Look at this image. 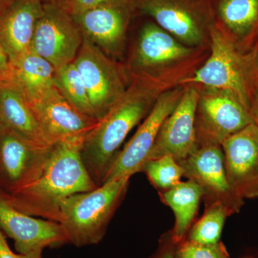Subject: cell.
<instances>
[{"instance_id":"obj_1","label":"cell","mask_w":258,"mask_h":258,"mask_svg":"<svg viewBox=\"0 0 258 258\" xmlns=\"http://www.w3.org/2000/svg\"><path fill=\"white\" fill-rule=\"evenodd\" d=\"M83 138L54 144L41 175L11 195L1 196L18 211L59 223L61 204L75 194L96 189L82 159Z\"/></svg>"},{"instance_id":"obj_2","label":"cell","mask_w":258,"mask_h":258,"mask_svg":"<svg viewBox=\"0 0 258 258\" xmlns=\"http://www.w3.org/2000/svg\"><path fill=\"white\" fill-rule=\"evenodd\" d=\"M152 101L148 85L136 81L84 137L83 161L98 186L104 181L129 132L150 111Z\"/></svg>"},{"instance_id":"obj_3","label":"cell","mask_w":258,"mask_h":258,"mask_svg":"<svg viewBox=\"0 0 258 258\" xmlns=\"http://www.w3.org/2000/svg\"><path fill=\"white\" fill-rule=\"evenodd\" d=\"M130 177L107 181L89 191L75 194L61 204L60 220L70 244L78 247L99 243L124 198Z\"/></svg>"},{"instance_id":"obj_4","label":"cell","mask_w":258,"mask_h":258,"mask_svg":"<svg viewBox=\"0 0 258 258\" xmlns=\"http://www.w3.org/2000/svg\"><path fill=\"white\" fill-rule=\"evenodd\" d=\"M212 53L192 77L182 83H200L208 88L227 90L235 93L250 110L251 102L258 88L257 66L250 57L237 50L230 37L212 30Z\"/></svg>"},{"instance_id":"obj_5","label":"cell","mask_w":258,"mask_h":258,"mask_svg":"<svg viewBox=\"0 0 258 258\" xmlns=\"http://www.w3.org/2000/svg\"><path fill=\"white\" fill-rule=\"evenodd\" d=\"M252 123L250 111L235 93L208 88L200 96L195 117L198 148L221 146L230 136Z\"/></svg>"},{"instance_id":"obj_6","label":"cell","mask_w":258,"mask_h":258,"mask_svg":"<svg viewBox=\"0 0 258 258\" xmlns=\"http://www.w3.org/2000/svg\"><path fill=\"white\" fill-rule=\"evenodd\" d=\"M74 63L87 90L93 118L100 120L126 91L119 68L108 55L85 39Z\"/></svg>"},{"instance_id":"obj_7","label":"cell","mask_w":258,"mask_h":258,"mask_svg":"<svg viewBox=\"0 0 258 258\" xmlns=\"http://www.w3.org/2000/svg\"><path fill=\"white\" fill-rule=\"evenodd\" d=\"M52 147L33 143L0 125V193L11 195L37 179Z\"/></svg>"},{"instance_id":"obj_8","label":"cell","mask_w":258,"mask_h":258,"mask_svg":"<svg viewBox=\"0 0 258 258\" xmlns=\"http://www.w3.org/2000/svg\"><path fill=\"white\" fill-rule=\"evenodd\" d=\"M83 42L82 33L74 18L58 5L45 3L30 51L58 69L74 62Z\"/></svg>"},{"instance_id":"obj_9","label":"cell","mask_w":258,"mask_h":258,"mask_svg":"<svg viewBox=\"0 0 258 258\" xmlns=\"http://www.w3.org/2000/svg\"><path fill=\"white\" fill-rule=\"evenodd\" d=\"M178 163L184 169V176L201 187L206 204L221 203L230 215L240 212L244 200L227 179L221 146L199 147Z\"/></svg>"},{"instance_id":"obj_10","label":"cell","mask_w":258,"mask_h":258,"mask_svg":"<svg viewBox=\"0 0 258 258\" xmlns=\"http://www.w3.org/2000/svg\"><path fill=\"white\" fill-rule=\"evenodd\" d=\"M182 93L179 90H175L163 93L157 98L143 123L118 153L103 183L121 178H131L136 173L142 171L163 122L174 109Z\"/></svg>"},{"instance_id":"obj_11","label":"cell","mask_w":258,"mask_h":258,"mask_svg":"<svg viewBox=\"0 0 258 258\" xmlns=\"http://www.w3.org/2000/svg\"><path fill=\"white\" fill-rule=\"evenodd\" d=\"M0 229L14 241L18 253L42 251L70 244L61 224L27 215L5 202L0 195Z\"/></svg>"},{"instance_id":"obj_12","label":"cell","mask_w":258,"mask_h":258,"mask_svg":"<svg viewBox=\"0 0 258 258\" xmlns=\"http://www.w3.org/2000/svg\"><path fill=\"white\" fill-rule=\"evenodd\" d=\"M200 96L194 88L182 93L174 109L163 122L147 161L169 155L179 161L198 149L195 117Z\"/></svg>"},{"instance_id":"obj_13","label":"cell","mask_w":258,"mask_h":258,"mask_svg":"<svg viewBox=\"0 0 258 258\" xmlns=\"http://www.w3.org/2000/svg\"><path fill=\"white\" fill-rule=\"evenodd\" d=\"M30 103L42 132L52 144L83 138L98 122L76 109L55 87Z\"/></svg>"},{"instance_id":"obj_14","label":"cell","mask_w":258,"mask_h":258,"mask_svg":"<svg viewBox=\"0 0 258 258\" xmlns=\"http://www.w3.org/2000/svg\"><path fill=\"white\" fill-rule=\"evenodd\" d=\"M227 179L241 198H258V126L250 123L221 144Z\"/></svg>"},{"instance_id":"obj_15","label":"cell","mask_w":258,"mask_h":258,"mask_svg":"<svg viewBox=\"0 0 258 258\" xmlns=\"http://www.w3.org/2000/svg\"><path fill=\"white\" fill-rule=\"evenodd\" d=\"M132 3L101 5L72 16L83 39L107 55L120 52L124 41L127 8Z\"/></svg>"},{"instance_id":"obj_16","label":"cell","mask_w":258,"mask_h":258,"mask_svg":"<svg viewBox=\"0 0 258 258\" xmlns=\"http://www.w3.org/2000/svg\"><path fill=\"white\" fill-rule=\"evenodd\" d=\"M44 5L42 0H15L0 15V42L13 66L30 52Z\"/></svg>"},{"instance_id":"obj_17","label":"cell","mask_w":258,"mask_h":258,"mask_svg":"<svg viewBox=\"0 0 258 258\" xmlns=\"http://www.w3.org/2000/svg\"><path fill=\"white\" fill-rule=\"evenodd\" d=\"M0 125L38 145H54L42 132L28 98L13 81H0Z\"/></svg>"},{"instance_id":"obj_18","label":"cell","mask_w":258,"mask_h":258,"mask_svg":"<svg viewBox=\"0 0 258 258\" xmlns=\"http://www.w3.org/2000/svg\"><path fill=\"white\" fill-rule=\"evenodd\" d=\"M189 52L188 47L181 45L169 32L154 24L148 23L139 35L132 64L136 70L147 71L179 60Z\"/></svg>"},{"instance_id":"obj_19","label":"cell","mask_w":258,"mask_h":258,"mask_svg":"<svg viewBox=\"0 0 258 258\" xmlns=\"http://www.w3.org/2000/svg\"><path fill=\"white\" fill-rule=\"evenodd\" d=\"M132 4L154 18L163 30L188 45H197L203 34L195 17L174 0H132Z\"/></svg>"},{"instance_id":"obj_20","label":"cell","mask_w":258,"mask_h":258,"mask_svg":"<svg viewBox=\"0 0 258 258\" xmlns=\"http://www.w3.org/2000/svg\"><path fill=\"white\" fill-rule=\"evenodd\" d=\"M161 200L174 212L175 224L171 231L173 242L177 245L186 239L198 213L200 200L203 198L201 187L188 180L175 185L160 194Z\"/></svg>"},{"instance_id":"obj_21","label":"cell","mask_w":258,"mask_h":258,"mask_svg":"<svg viewBox=\"0 0 258 258\" xmlns=\"http://www.w3.org/2000/svg\"><path fill=\"white\" fill-rule=\"evenodd\" d=\"M220 15L231 33L229 37L237 50L240 44L242 52V47L258 35V0H222Z\"/></svg>"},{"instance_id":"obj_22","label":"cell","mask_w":258,"mask_h":258,"mask_svg":"<svg viewBox=\"0 0 258 258\" xmlns=\"http://www.w3.org/2000/svg\"><path fill=\"white\" fill-rule=\"evenodd\" d=\"M13 81L23 91L28 101L37 99L47 90L55 87V69L50 62L31 51L13 66Z\"/></svg>"},{"instance_id":"obj_23","label":"cell","mask_w":258,"mask_h":258,"mask_svg":"<svg viewBox=\"0 0 258 258\" xmlns=\"http://www.w3.org/2000/svg\"><path fill=\"white\" fill-rule=\"evenodd\" d=\"M54 86L76 109L94 118L87 90L74 62L55 70Z\"/></svg>"},{"instance_id":"obj_24","label":"cell","mask_w":258,"mask_h":258,"mask_svg":"<svg viewBox=\"0 0 258 258\" xmlns=\"http://www.w3.org/2000/svg\"><path fill=\"white\" fill-rule=\"evenodd\" d=\"M229 216L230 214L221 203L206 204L203 216L191 227L186 240L201 244L218 243Z\"/></svg>"},{"instance_id":"obj_25","label":"cell","mask_w":258,"mask_h":258,"mask_svg":"<svg viewBox=\"0 0 258 258\" xmlns=\"http://www.w3.org/2000/svg\"><path fill=\"white\" fill-rule=\"evenodd\" d=\"M142 171L148 179L158 189L165 191L181 181L184 176V169L171 156H163L151 159L144 164Z\"/></svg>"},{"instance_id":"obj_26","label":"cell","mask_w":258,"mask_h":258,"mask_svg":"<svg viewBox=\"0 0 258 258\" xmlns=\"http://www.w3.org/2000/svg\"><path fill=\"white\" fill-rule=\"evenodd\" d=\"M175 255L176 258H230L222 242L201 244L186 239L176 246Z\"/></svg>"},{"instance_id":"obj_27","label":"cell","mask_w":258,"mask_h":258,"mask_svg":"<svg viewBox=\"0 0 258 258\" xmlns=\"http://www.w3.org/2000/svg\"><path fill=\"white\" fill-rule=\"evenodd\" d=\"M50 3L58 5L71 16H75L101 5L132 3V0H54Z\"/></svg>"},{"instance_id":"obj_28","label":"cell","mask_w":258,"mask_h":258,"mask_svg":"<svg viewBox=\"0 0 258 258\" xmlns=\"http://www.w3.org/2000/svg\"><path fill=\"white\" fill-rule=\"evenodd\" d=\"M0 258H43L42 252H30V253H16L10 248L9 244L7 241L6 235L0 229Z\"/></svg>"},{"instance_id":"obj_29","label":"cell","mask_w":258,"mask_h":258,"mask_svg":"<svg viewBox=\"0 0 258 258\" xmlns=\"http://www.w3.org/2000/svg\"><path fill=\"white\" fill-rule=\"evenodd\" d=\"M13 64L0 42V81H13Z\"/></svg>"},{"instance_id":"obj_30","label":"cell","mask_w":258,"mask_h":258,"mask_svg":"<svg viewBox=\"0 0 258 258\" xmlns=\"http://www.w3.org/2000/svg\"><path fill=\"white\" fill-rule=\"evenodd\" d=\"M176 246L171 240L170 234L161 241L159 249L151 258H176Z\"/></svg>"},{"instance_id":"obj_31","label":"cell","mask_w":258,"mask_h":258,"mask_svg":"<svg viewBox=\"0 0 258 258\" xmlns=\"http://www.w3.org/2000/svg\"><path fill=\"white\" fill-rule=\"evenodd\" d=\"M250 113L254 124L258 126V88L251 102Z\"/></svg>"},{"instance_id":"obj_32","label":"cell","mask_w":258,"mask_h":258,"mask_svg":"<svg viewBox=\"0 0 258 258\" xmlns=\"http://www.w3.org/2000/svg\"><path fill=\"white\" fill-rule=\"evenodd\" d=\"M15 0H0V15L8 9Z\"/></svg>"},{"instance_id":"obj_33","label":"cell","mask_w":258,"mask_h":258,"mask_svg":"<svg viewBox=\"0 0 258 258\" xmlns=\"http://www.w3.org/2000/svg\"><path fill=\"white\" fill-rule=\"evenodd\" d=\"M256 66H257V69L258 71V52L257 54V57H256Z\"/></svg>"},{"instance_id":"obj_34","label":"cell","mask_w":258,"mask_h":258,"mask_svg":"<svg viewBox=\"0 0 258 258\" xmlns=\"http://www.w3.org/2000/svg\"><path fill=\"white\" fill-rule=\"evenodd\" d=\"M42 1L45 2V3H50V2H53L54 0H42Z\"/></svg>"}]
</instances>
